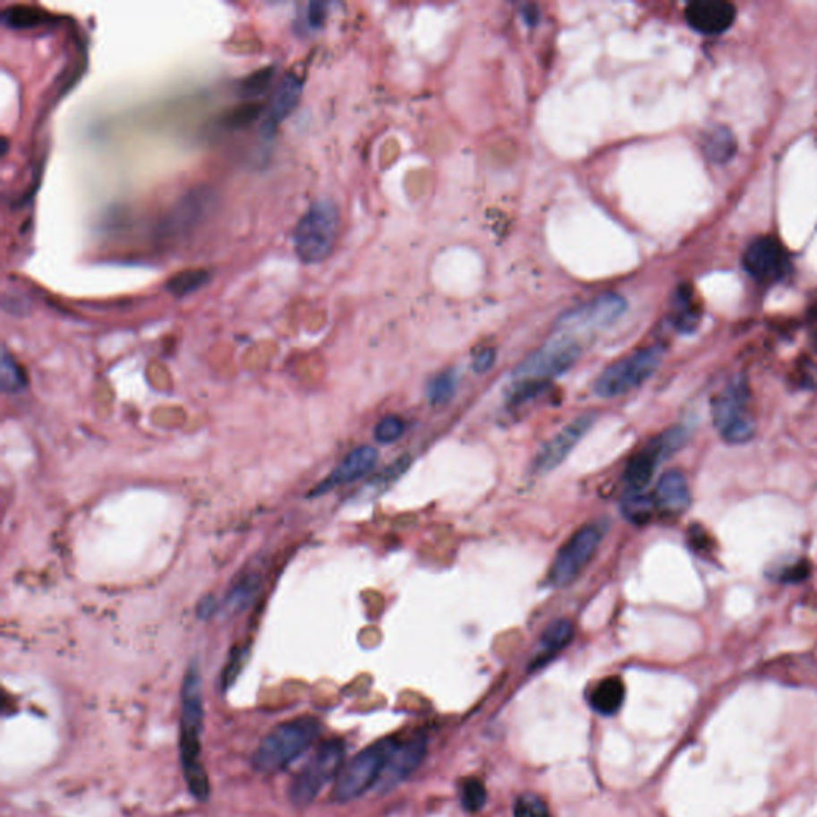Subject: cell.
Instances as JSON below:
<instances>
[{
  "label": "cell",
  "instance_id": "ba28073f",
  "mask_svg": "<svg viewBox=\"0 0 817 817\" xmlns=\"http://www.w3.org/2000/svg\"><path fill=\"white\" fill-rule=\"evenodd\" d=\"M582 354V346L578 340L567 336L557 334L548 344L538 348L537 352L529 354L519 368L515 369V382L519 380H540L548 382L549 379L566 374L568 369L574 366Z\"/></svg>",
  "mask_w": 817,
  "mask_h": 817
},
{
  "label": "cell",
  "instance_id": "f546056e",
  "mask_svg": "<svg viewBox=\"0 0 817 817\" xmlns=\"http://www.w3.org/2000/svg\"><path fill=\"white\" fill-rule=\"evenodd\" d=\"M273 74H275V67H264L260 69L258 72L251 74L250 77H246L242 85H240V93L244 96V98H256V96H260L270 85L272 81Z\"/></svg>",
  "mask_w": 817,
  "mask_h": 817
},
{
  "label": "cell",
  "instance_id": "1f68e13d",
  "mask_svg": "<svg viewBox=\"0 0 817 817\" xmlns=\"http://www.w3.org/2000/svg\"><path fill=\"white\" fill-rule=\"evenodd\" d=\"M409 466H411V456H401L395 464H388V468H385L383 472H380V474H377L374 481H372V484L379 487V489L391 486L395 481H398L407 472Z\"/></svg>",
  "mask_w": 817,
  "mask_h": 817
},
{
  "label": "cell",
  "instance_id": "e0dca14e",
  "mask_svg": "<svg viewBox=\"0 0 817 817\" xmlns=\"http://www.w3.org/2000/svg\"><path fill=\"white\" fill-rule=\"evenodd\" d=\"M377 458H379V454L372 446L356 447L340 462L339 466L328 478L324 479L311 495L326 494L331 489L345 486V484L364 478L376 466Z\"/></svg>",
  "mask_w": 817,
  "mask_h": 817
},
{
  "label": "cell",
  "instance_id": "83f0119b",
  "mask_svg": "<svg viewBox=\"0 0 817 817\" xmlns=\"http://www.w3.org/2000/svg\"><path fill=\"white\" fill-rule=\"evenodd\" d=\"M462 804L470 813H478L484 808L487 802V790L484 782L479 779H466L462 786Z\"/></svg>",
  "mask_w": 817,
  "mask_h": 817
},
{
  "label": "cell",
  "instance_id": "2e32d148",
  "mask_svg": "<svg viewBox=\"0 0 817 817\" xmlns=\"http://www.w3.org/2000/svg\"><path fill=\"white\" fill-rule=\"evenodd\" d=\"M425 752H427V739L420 733L405 739L403 743L396 741V745L391 752L388 765L385 768V773L380 779L383 788L393 787L395 784H398L415 771L425 757Z\"/></svg>",
  "mask_w": 817,
  "mask_h": 817
},
{
  "label": "cell",
  "instance_id": "8992f818",
  "mask_svg": "<svg viewBox=\"0 0 817 817\" xmlns=\"http://www.w3.org/2000/svg\"><path fill=\"white\" fill-rule=\"evenodd\" d=\"M661 346H648L605 369L594 383L599 398H617L639 388L653 376L663 362Z\"/></svg>",
  "mask_w": 817,
  "mask_h": 817
},
{
  "label": "cell",
  "instance_id": "44dd1931",
  "mask_svg": "<svg viewBox=\"0 0 817 817\" xmlns=\"http://www.w3.org/2000/svg\"><path fill=\"white\" fill-rule=\"evenodd\" d=\"M626 696V688L619 677H608L597 685L591 696V706L600 715H615Z\"/></svg>",
  "mask_w": 817,
  "mask_h": 817
},
{
  "label": "cell",
  "instance_id": "9a60e30c",
  "mask_svg": "<svg viewBox=\"0 0 817 817\" xmlns=\"http://www.w3.org/2000/svg\"><path fill=\"white\" fill-rule=\"evenodd\" d=\"M685 20L692 30L706 36H717L731 28L736 20V8L723 0H700L686 7Z\"/></svg>",
  "mask_w": 817,
  "mask_h": 817
},
{
  "label": "cell",
  "instance_id": "d590c367",
  "mask_svg": "<svg viewBox=\"0 0 817 817\" xmlns=\"http://www.w3.org/2000/svg\"><path fill=\"white\" fill-rule=\"evenodd\" d=\"M495 362V352L492 348H486L482 350L481 353L476 354L474 362H472V369L474 372H479V374H484L489 369L494 366Z\"/></svg>",
  "mask_w": 817,
  "mask_h": 817
},
{
  "label": "cell",
  "instance_id": "e575fe53",
  "mask_svg": "<svg viewBox=\"0 0 817 817\" xmlns=\"http://www.w3.org/2000/svg\"><path fill=\"white\" fill-rule=\"evenodd\" d=\"M677 326L684 331H690L698 323V313L693 309L692 295H680L678 301Z\"/></svg>",
  "mask_w": 817,
  "mask_h": 817
},
{
  "label": "cell",
  "instance_id": "8fae6325",
  "mask_svg": "<svg viewBox=\"0 0 817 817\" xmlns=\"http://www.w3.org/2000/svg\"><path fill=\"white\" fill-rule=\"evenodd\" d=\"M743 266L753 280L773 285L787 275L790 264L784 246L773 236H760L744 251Z\"/></svg>",
  "mask_w": 817,
  "mask_h": 817
},
{
  "label": "cell",
  "instance_id": "6da1fadb",
  "mask_svg": "<svg viewBox=\"0 0 817 817\" xmlns=\"http://www.w3.org/2000/svg\"><path fill=\"white\" fill-rule=\"evenodd\" d=\"M203 694L199 668L191 664L185 674L181 693V722H179V749L185 784L199 802L209 796V779L201 763V733H203Z\"/></svg>",
  "mask_w": 817,
  "mask_h": 817
},
{
  "label": "cell",
  "instance_id": "836d02e7",
  "mask_svg": "<svg viewBox=\"0 0 817 817\" xmlns=\"http://www.w3.org/2000/svg\"><path fill=\"white\" fill-rule=\"evenodd\" d=\"M328 4L326 2H310L305 8V28L307 30H318L323 28L328 18Z\"/></svg>",
  "mask_w": 817,
  "mask_h": 817
},
{
  "label": "cell",
  "instance_id": "3957f363",
  "mask_svg": "<svg viewBox=\"0 0 817 817\" xmlns=\"http://www.w3.org/2000/svg\"><path fill=\"white\" fill-rule=\"evenodd\" d=\"M340 214L336 203L319 199L310 205L293 232L294 251L303 264L323 262L339 235Z\"/></svg>",
  "mask_w": 817,
  "mask_h": 817
},
{
  "label": "cell",
  "instance_id": "f1b7e54d",
  "mask_svg": "<svg viewBox=\"0 0 817 817\" xmlns=\"http://www.w3.org/2000/svg\"><path fill=\"white\" fill-rule=\"evenodd\" d=\"M515 817H551L545 800L537 794H523L515 803Z\"/></svg>",
  "mask_w": 817,
  "mask_h": 817
},
{
  "label": "cell",
  "instance_id": "5bb4252c",
  "mask_svg": "<svg viewBox=\"0 0 817 817\" xmlns=\"http://www.w3.org/2000/svg\"><path fill=\"white\" fill-rule=\"evenodd\" d=\"M302 89L303 81L294 72L283 75L280 83L273 91L266 117L260 125V134L264 138H272L273 134L277 133L278 126L291 115V112L294 111L301 101Z\"/></svg>",
  "mask_w": 817,
  "mask_h": 817
},
{
  "label": "cell",
  "instance_id": "9c48e42d",
  "mask_svg": "<svg viewBox=\"0 0 817 817\" xmlns=\"http://www.w3.org/2000/svg\"><path fill=\"white\" fill-rule=\"evenodd\" d=\"M604 533L602 525L590 523L568 538L567 543L557 552L549 570L548 582L552 588H566L582 574L583 570L590 566L591 560L596 556Z\"/></svg>",
  "mask_w": 817,
  "mask_h": 817
},
{
  "label": "cell",
  "instance_id": "8d00e7d4",
  "mask_svg": "<svg viewBox=\"0 0 817 817\" xmlns=\"http://www.w3.org/2000/svg\"><path fill=\"white\" fill-rule=\"evenodd\" d=\"M688 533H690V541H692L690 545H692L693 548H696L698 551H706L707 545H709V540H707L704 529H701V527H698V529H690Z\"/></svg>",
  "mask_w": 817,
  "mask_h": 817
},
{
  "label": "cell",
  "instance_id": "7a4b0ae2",
  "mask_svg": "<svg viewBox=\"0 0 817 817\" xmlns=\"http://www.w3.org/2000/svg\"><path fill=\"white\" fill-rule=\"evenodd\" d=\"M321 733L315 717H299L281 723L267 735L252 755V766L259 773L275 774L286 770L299 759Z\"/></svg>",
  "mask_w": 817,
  "mask_h": 817
},
{
  "label": "cell",
  "instance_id": "30bf717a",
  "mask_svg": "<svg viewBox=\"0 0 817 817\" xmlns=\"http://www.w3.org/2000/svg\"><path fill=\"white\" fill-rule=\"evenodd\" d=\"M626 301L618 294H602L562 315L557 331L574 337L580 332H596L615 323L626 310Z\"/></svg>",
  "mask_w": 817,
  "mask_h": 817
},
{
  "label": "cell",
  "instance_id": "7402d4cb",
  "mask_svg": "<svg viewBox=\"0 0 817 817\" xmlns=\"http://www.w3.org/2000/svg\"><path fill=\"white\" fill-rule=\"evenodd\" d=\"M707 158L717 165L729 162L736 154V138L725 126L712 128L702 142Z\"/></svg>",
  "mask_w": 817,
  "mask_h": 817
},
{
  "label": "cell",
  "instance_id": "4fadbf2b",
  "mask_svg": "<svg viewBox=\"0 0 817 817\" xmlns=\"http://www.w3.org/2000/svg\"><path fill=\"white\" fill-rule=\"evenodd\" d=\"M211 207V193L201 189L187 193L184 199L171 208L170 213L160 222L158 234L163 238H176L191 232Z\"/></svg>",
  "mask_w": 817,
  "mask_h": 817
},
{
  "label": "cell",
  "instance_id": "d6986e66",
  "mask_svg": "<svg viewBox=\"0 0 817 817\" xmlns=\"http://www.w3.org/2000/svg\"><path fill=\"white\" fill-rule=\"evenodd\" d=\"M664 458L668 456L655 439L648 444V447L635 454L629 460L623 474L627 492H643L655 476L658 464H661Z\"/></svg>",
  "mask_w": 817,
  "mask_h": 817
},
{
  "label": "cell",
  "instance_id": "484cf974",
  "mask_svg": "<svg viewBox=\"0 0 817 817\" xmlns=\"http://www.w3.org/2000/svg\"><path fill=\"white\" fill-rule=\"evenodd\" d=\"M655 497L647 495L645 492H629L626 498L623 501V515H626L627 521L642 525L647 523L653 511H655Z\"/></svg>",
  "mask_w": 817,
  "mask_h": 817
},
{
  "label": "cell",
  "instance_id": "ffe728a7",
  "mask_svg": "<svg viewBox=\"0 0 817 817\" xmlns=\"http://www.w3.org/2000/svg\"><path fill=\"white\" fill-rule=\"evenodd\" d=\"M574 627L572 621H568V619L552 621L551 625L543 631L541 639L538 642L537 653L532 661V669L545 666L548 660H551L552 656L557 655L560 650L567 647L574 639Z\"/></svg>",
  "mask_w": 817,
  "mask_h": 817
},
{
  "label": "cell",
  "instance_id": "d6a6232c",
  "mask_svg": "<svg viewBox=\"0 0 817 817\" xmlns=\"http://www.w3.org/2000/svg\"><path fill=\"white\" fill-rule=\"evenodd\" d=\"M256 591H258V578L256 576L246 578L227 597L228 608H242L250 602L251 597L254 596Z\"/></svg>",
  "mask_w": 817,
  "mask_h": 817
},
{
  "label": "cell",
  "instance_id": "4dcf8cb0",
  "mask_svg": "<svg viewBox=\"0 0 817 817\" xmlns=\"http://www.w3.org/2000/svg\"><path fill=\"white\" fill-rule=\"evenodd\" d=\"M403 433H404L403 420L396 415H387L377 423L374 436H376L377 441L390 444V442L398 441Z\"/></svg>",
  "mask_w": 817,
  "mask_h": 817
},
{
  "label": "cell",
  "instance_id": "ac0fdd59",
  "mask_svg": "<svg viewBox=\"0 0 817 817\" xmlns=\"http://www.w3.org/2000/svg\"><path fill=\"white\" fill-rule=\"evenodd\" d=\"M656 508L668 515H680L685 513L690 503V487L685 474L678 470H669L656 484L655 495Z\"/></svg>",
  "mask_w": 817,
  "mask_h": 817
},
{
  "label": "cell",
  "instance_id": "603a6c76",
  "mask_svg": "<svg viewBox=\"0 0 817 817\" xmlns=\"http://www.w3.org/2000/svg\"><path fill=\"white\" fill-rule=\"evenodd\" d=\"M211 280V272L207 268H189L177 272L168 278L165 289L174 297H185L193 294Z\"/></svg>",
  "mask_w": 817,
  "mask_h": 817
},
{
  "label": "cell",
  "instance_id": "277c9868",
  "mask_svg": "<svg viewBox=\"0 0 817 817\" xmlns=\"http://www.w3.org/2000/svg\"><path fill=\"white\" fill-rule=\"evenodd\" d=\"M395 745L396 739H382L369 745L342 766L332 787V800L336 803L353 802L380 782Z\"/></svg>",
  "mask_w": 817,
  "mask_h": 817
},
{
  "label": "cell",
  "instance_id": "7c38bea8",
  "mask_svg": "<svg viewBox=\"0 0 817 817\" xmlns=\"http://www.w3.org/2000/svg\"><path fill=\"white\" fill-rule=\"evenodd\" d=\"M594 421H596L594 413H584L567 423L559 433L552 436L551 439L538 450L533 464H532L533 472L537 474H546L560 466V464L572 454V450L578 446V442L588 435Z\"/></svg>",
  "mask_w": 817,
  "mask_h": 817
},
{
  "label": "cell",
  "instance_id": "5b68a950",
  "mask_svg": "<svg viewBox=\"0 0 817 817\" xmlns=\"http://www.w3.org/2000/svg\"><path fill=\"white\" fill-rule=\"evenodd\" d=\"M751 391L741 377L729 382L712 403L714 425L728 444L751 441L755 433V421L751 413Z\"/></svg>",
  "mask_w": 817,
  "mask_h": 817
},
{
  "label": "cell",
  "instance_id": "4316f807",
  "mask_svg": "<svg viewBox=\"0 0 817 817\" xmlns=\"http://www.w3.org/2000/svg\"><path fill=\"white\" fill-rule=\"evenodd\" d=\"M0 387L5 393H16V391H21L26 387V377L22 374L21 368L7 353V350L2 352Z\"/></svg>",
  "mask_w": 817,
  "mask_h": 817
},
{
  "label": "cell",
  "instance_id": "cb8c5ba5",
  "mask_svg": "<svg viewBox=\"0 0 817 817\" xmlns=\"http://www.w3.org/2000/svg\"><path fill=\"white\" fill-rule=\"evenodd\" d=\"M52 20L48 12L42 8L30 7V5H15V7L7 8L2 13V21L7 24L8 28L15 30H24V28H36L44 22Z\"/></svg>",
  "mask_w": 817,
  "mask_h": 817
},
{
  "label": "cell",
  "instance_id": "52a82bcc",
  "mask_svg": "<svg viewBox=\"0 0 817 817\" xmlns=\"http://www.w3.org/2000/svg\"><path fill=\"white\" fill-rule=\"evenodd\" d=\"M345 759V744L340 739H331L319 745L302 771L295 776L289 786V802L295 808L309 806L328 782L339 776Z\"/></svg>",
  "mask_w": 817,
  "mask_h": 817
},
{
  "label": "cell",
  "instance_id": "d4e9b609",
  "mask_svg": "<svg viewBox=\"0 0 817 817\" xmlns=\"http://www.w3.org/2000/svg\"><path fill=\"white\" fill-rule=\"evenodd\" d=\"M458 376L454 369L436 374L427 385V398L431 404H447L455 396Z\"/></svg>",
  "mask_w": 817,
  "mask_h": 817
}]
</instances>
